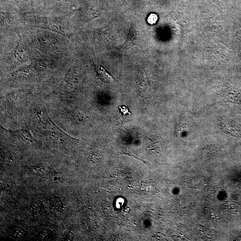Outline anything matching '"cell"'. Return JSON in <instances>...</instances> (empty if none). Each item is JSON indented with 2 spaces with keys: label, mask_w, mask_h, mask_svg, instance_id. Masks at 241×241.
<instances>
[{
  "label": "cell",
  "mask_w": 241,
  "mask_h": 241,
  "mask_svg": "<svg viewBox=\"0 0 241 241\" xmlns=\"http://www.w3.org/2000/svg\"><path fill=\"white\" fill-rule=\"evenodd\" d=\"M157 20V17L154 14H151L148 18V22L151 24H153L156 22Z\"/></svg>",
  "instance_id": "cell-10"
},
{
  "label": "cell",
  "mask_w": 241,
  "mask_h": 241,
  "mask_svg": "<svg viewBox=\"0 0 241 241\" xmlns=\"http://www.w3.org/2000/svg\"><path fill=\"white\" fill-rule=\"evenodd\" d=\"M94 68L98 77L103 82L107 84H111L115 81H118V80L103 66L95 64Z\"/></svg>",
  "instance_id": "cell-1"
},
{
  "label": "cell",
  "mask_w": 241,
  "mask_h": 241,
  "mask_svg": "<svg viewBox=\"0 0 241 241\" xmlns=\"http://www.w3.org/2000/svg\"><path fill=\"white\" fill-rule=\"evenodd\" d=\"M1 185H2V188H4L5 189H9L11 187V181L7 179L2 180L1 181Z\"/></svg>",
  "instance_id": "cell-9"
},
{
  "label": "cell",
  "mask_w": 241,
  "mask_h": 241,
  "mask_svg": "<svg viewBox=\"0 0 241 241\" xmlns=\"http://www.w3.org/2000/svg\"><path fill=\"white\" fill-rule=\"evenodd\" d=\"M119 109L120 112L123 115L131 114V113L129 112V109H128L127 107L125 106V105H122V106L119 107Z\"/></svg>",
  "instance_id": "cell-8"
},
{
  "label": "cell",
  "mask_w": 241,
  "mask_h": 241,
  "mask_svg": "<svg viewBox=\"0 0 241 241\" xmlns=\"http://www.w3.org/2000/svg\"><path fill=\"white\" fill-rule=\"evenodd\" d=\"M49 173L50 176L51 177V178H52V179L53 181L55 182H57L59 181H60V175L58 173L56 172L55 171L53 170L52 169H51L49 171Z\"/></svg>",
  "instance_id": "cell-7"
},
{
  "label": "cell",
  "mask_w": 241,
  "mask_h": 241,
  "mask_svg": "<svg viewBox=\"0 0 241 241\" xmlns=\"http://www.w3.org/2000/svg\"><path fill=\"white\" fill-rule=\"evenodd\" d=\"M26 233L25 230L20 227L11 226L8 229V234L14 239H22L25 236Z\"/></svg>",
  "instance_id": "cell-3"
},
{
  "label": "cell",
  "mask_w": 241,
  "mask_h": 241,
  "mask_svg": "<svg viewBox=\"0 0 241 241\" xmlns=\"http://www.w3.org/2000/svg\"><path fill=\"white\" fill-rule=\"evenodd\" d=\"M29 172L34 175L41 176H46L48 172L45 168L43 167L38 166H31L29 168Z\"/></svg>",
  "instance_id": "cell-5"
},
{
  "label": "cell",
  "mask_w": 241,
  "mask_h": 241,
  "mask_svg": "<svg viewBox=\"0 0 241 241\" xmlns=\"http://www.w3.org/2000/svg\"><path fill=\"white\" fill-rule=\"evenodd\" d=\"M50 205L51 207L56 212L63 213L65 210L63 203L58 196L54 195L50 199Z\"/></svg>",
  "instance_id": "cell-2"
},
{
  "label": "cell",
  "mask_w": 241,
  "mask_h": 241,
  "mask_svg": "<svg viewBox=\"0 0 241 241\" xmlns=\"http://www.w3.org/2000/svg\"><path fill=\"white\" fill-rule=\"evenodd\" d=\"M71 238V234H70V232H69L68 233L66 234L65 235L64 239H65L66 240H71L70 239Z\"/></svg>",
  "instance_id": "cell-11"
},
{
  "label": "cell",
  "mask_w": 241,
  "mask_h": 241,
  "mask_svg": "<svg viewBox=\"0 0 241 241\" xmlns=\"http://www.w3.org/2000/svg\"><path fill=\"white\" fill-rule=\"evenodd\" d=\"M30 211L33 214L40 215H44L47 212L45 206L40 201L33 202L30 206Z\"/></svg>",
  "instance_id": "cell-4"
},
{
  "label": "cell",
  "mask_w": 241,
  "mask_h": 241,
  "mask_svg": "<svg viewBox=\"0 0 241 241\" xmlns=\"http://www.w3.org/2000/svg\"><path fill=\"white\" fill-rule=\"evenodd\" d=\"M52 236V232L49 230L42 231L38 235L37 238L39 240H46L50 239Z\"/></svg>",
  "instance_id": "cell-6"
}]
</instances>
